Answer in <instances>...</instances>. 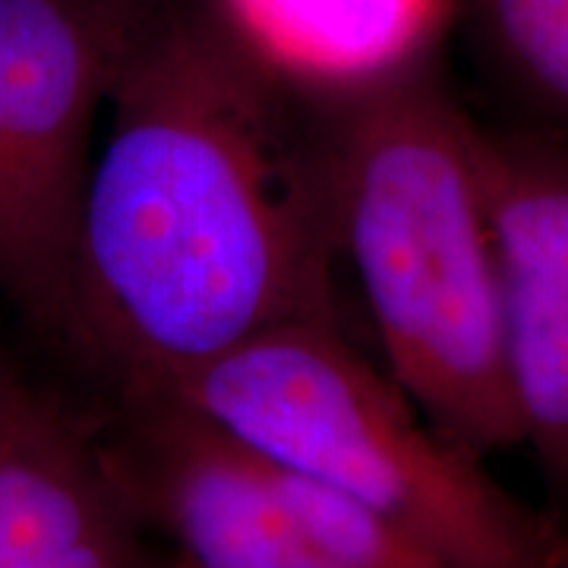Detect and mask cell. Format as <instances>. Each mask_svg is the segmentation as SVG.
<instances>
[{"label": "cell", "mask_w": 568, "mask_h": 568, "mask_svg": "<svg viewBox=\"0 0 568 568\" xmlns=\"http://www.w3.org/2000/svg\"><path fill=\"white\" fill-rule=\"evenodd\" d=\"M320 89L168 0L114 82L82 193L67 354L164 395L287 323H342Z\"/></svg>", "instance_id": "obj_1"}, {"label": "cell", "mask_w": 568, "mask_h": 568, "mask_svg": "<svg viewBox=\"0 0 568 568\" xmlns=\"http://www.w3.org/2000/svg\"><path fill=\"white\" fill-rule=\"evenodd\" d=\"M320 92L338 260L392 383L455 446H521L477 118L443 48Z\"/></svg>", "instance_id": "obj_2"}, {"label": "cell", "mask_w": 568, "mask_h": 568, "mask_svg": "<svg viewBox=\"0 0 568 568\" xmlns=\"http://www.w3.org/2000/svg\"><path fill=\"white\" fill-rule=\"evenodd\" d=\"M164 395L373 511L446 568H568V530L446 439L347 325L268 328Z\"/></svg>", "instance_id": "obj_3"}, {"label": "cell", "mask_w": 568, "mask_h": 568, "mask_svg": "<svg viewBox=\"0 0 568 568\" xmlns=\"http://www.w3.org/2000/svg\"><path fill=\"white\" fill-rule=\"evenodd\" d=\"M168 0H0V297L67 351L104 104Z\"/></svg>", "instance_id": "obj_4"}, {"label": "cell", "mask_w": 568, "mask_h": 568, "mask_svg": "<svg viewBox=\"0 0 568 568\" xmlns=\"http://www.w3.org/2000/svg\"><path fill=\"white\" fill-rule=\"evenodd\" d=\"M99 439L168 568H446L168 395L114 402Z\"/></svg>", "instance_id": "obj_5"}, {"label": "cell", "mask_w": 568, "mask_h": 568, "mask_svg": "<svg viewBox=\"0 0 568 568\" xmlns=\"http://www.w3.org/2000/svg\"><path fill=\"white\" fill-rule=\"evenodd\" d=\"M477 159L496 237L521 446L568 506V140L477 118Z\"/></svg>", "instance_id": "obj_6"}, {"label": "cell", "mask_w": 568, "mask_h": 568, "mask_svg": "<svg viewBox=\"0 0 568 568\" xmlns=\"http://www.w3.org/2000/svg\"><path fill=\"white\" fill-rule=\"evenodd\" d=\"M99 429L41 395L0 455V568H162Z\"/></svg>", "instance_id": "obj_7"}, {"label": "cell", "mask_w": 568, "mask_h": 568, "mask_svg": "<svg viewBox=\"0 0 568 568\" xmlns=\"http://www.w3.org/2000/svg\"><path fill=\"white\" fill-rule=\"evenodd\" d=\"M212 7L310 89L345 85L443 48L452 26L448 0H212Z\"/></svg>", "instance_id": "obj_8"}, {"label": "cell", "mask_w": 568, "mask_h": 568, "mask_svg": "<svg viewBox=\"0 0 568 568\" xmlns=\"http://www.w3.org/2000/svg\"><path fill=\"white\" fill-rule=\"evenodd\" d=\"M499 121L568 140V0H448Z\"/></svg>", "instance_id": "obj_9"}, {"label": "cell", "mask_w": 568, "mask_h": 568, "mask_svg": "<svg viewBox=\"0 0 568 568\" xmlns=\"http://www.w3.org/2000/svg\"><path fill=\"white\" fill-rule=\"evenodd\" d=\"M41 392L29 388L10 366L0 361V455L20 436L26 420L39 405Z\"/></svg>", "instance_id": "obj_10"}, {"label": "cell", "mask_w": 568, "mask_h": 568, "mask_svg": "<svg viewBox=\"0 0 568 568\" xmlns=\"http://www.w3.org/2000/svg\"><path fill=\"white\" fill-rule=\"evenodd\" d=\"M162 559H164V556H162ZM162 568H168V566H164V562H162Z\"/></svg>", "instance_id": "obj_11"}]
</instances>
